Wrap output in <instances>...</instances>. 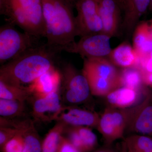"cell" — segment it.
<instances>
[{
  "label": "cell",
  "mask_w": 152,
  "mask_h": 152,
  "mask_svg": "<svg viewBox=\"0 0 152 152\" xmlns=\"http://www.w3.org/2000/svg\"><path fill=\"white\" fill-rule=\"evenodd\" d=\"M60 53L46 43L39 44L2 65L0 80L16 86L28 88L40 76L55 67Z\"/></svg>",
  "instance_id": "6da1fadb"
},
{
  "label": "cell",
  "mask_w": 152,
  "mask_h": 152,
  "mask_svg": "<svg viewBox=\"0 0 152 152\" xmlns=\"http://www.w3.org/2000/svg\"><path fill=\"white\" fill-rule=\"evenodd\" d=\"M46 44L61 52L78 36L73 9L61 0H42Z\"/></svg>",
  "instance_id": "7a4b0ae2"
},
{
  "label": "cell",
  "mask_w": 152,
  "mask_h": 152,
  "mask_svg": "<svg viewBox=\"0 0 152 152\" xmlns=\"http://www.w3.org/2000/svg\"><path fill=\"white\" fill-rule=\"evenodd\" d=\"M0 13L25 32L39 39L45 37L42 0H0Z\"/></svg>",
  "instance_id": "3957f363"
},
{
  "label": "cell",
  "mask_w": 152,
  "mask_h": 152,
  "mask_svg": "<svg viewBox=\"0 0 152 152\" xmlns=\"http://www.w3.org/2000/svg\"><path fill=\"white\" fill-rule=\"evenodd\" d=\"M15 26L8 23L0 28V64L2 65L40 44L39 39L24 31H19Z\"/></svg>",
  "instance_id": "277c9868"
},
{
  "label": "cell",
  "mask_w": 152,
  "mask_h": 152,
  "mask_svg": "<svg viewBox=\"0 0 152 152\" xmlns=\"http://www.w3.org/2000/svg\"><path fill=\"white\" fill-rule=\"evenodd\" d=\"M61 73L64 102L71 105L86 102L91 94L88 82L83 72L70 63H65Z\"/></svg>",
  "instance_id": "5b68a950"
},
{
  "label": "cell",
  "mask_w": 152,
  "mask_h": 152,
  "mask_svg": "<svg viewBox=\"0 0 152 152\" xmlns=\"http://www.w3.org/2000/svg\"><path fill=\"white\" fill-rule=\"evenodd\" d=\"M111 37L103 33L95 34L81 37L77 42H74L61 49L65 51L79 54L83 58H105L112 51Z\"/></svg>",
  "instance_id": "8992f818"
},
{
  "label": "cell",
  "mask_w": 152,
  "mask_h": 152,
  "mask_svg": "<svg viewBox=\"0 0 152 152\" xmlns=\"http://www.w3.org/2000/svg\"><path fill=\"white\" fill-rule=\"evenodd\" d=\"M78 36L81 37L102 33L103 25L97 0H78L75 6Z\"/></svg>",
  "instance_id": "52a82bcc"
},
{
  "label": "cell",
  "mask_w": 152,
  "mask_h": 152,
  "mask_svg": "<svg viewBox=\"0 0 152 152\" xmlns=\"http://www.w3.org/2000/svg\"><path fill=\"white\" fill-rule=\"evenodd\" d=\"M127 131L152 137L151 94H148L141 102L131 107Z\"/></svg>",
  "instance_id": "ba28073f"
},
{
  "label": "cell",
  "mask_w": 152,
  "mask_h": 152,
  "mask_svg": "<svg viewBox=\"0 0 152 152\" xmlns=\"http://www.w3.org/2000/svg\"><path fill=\"white\" fill-rule=\"evenodd\" d=\"M100 115L96 112L75 106H63L54 121L70 126L96 128Z\"/></svg>",
  "instance_id": "9c48e42d"
},
{
  "label": "cell",
  "mask_w": 152,
  "mask_h": 152,
  "mask_svg": "<svg viewBox=\"0 0 152 152\" xmlns=\"http://www.w3.org/2000/svg\"><path fill=\"white\" fill-rule=\"evenodd\" d=\"M59 91L42 96H31L32 116L35 121L49 122L54 119L63 105Z\"/></svg>",
  "instance_id": "30bf717a"
},
{
  "label": "cell",
  "mask_w": 152,
  "mask_h": 152,
  "mask_svg": "<svg viewBox=\"0 0 152 152\" xmlns=\"http://www.w3.org/2000/svg\"><path fill=\"white\" fill-rule=\"evenodd\" d=\"M103 25L102 33L115 35L121 25L122 9L117 0H97Z\"/></svg>",
  "instance_id": "8fae6325"
},
{
  "label": "cell",
  "mask_w": 152,
  "mask_h": 152,
  "mask_svg": "<svg viewBox=\"0 0 152 152\" xmlns=\"http://www.w3.org/2000/svg\"><path fill=\"white\" fill-rule=\"evenodd\" d=\"M7 125L17 129L20 133L23 139V152H42V142L32 120L10 119Z\"/></svg>",
  "instance_id": "7c38bea8"
},
{
  "label": "cell",
  "mask_w": 152,
  "mask_h": 152,
  "mask_svg": "<svg viewBox=\"0 0 152 152\" xmlns=\"http://www.w3.org/2000/svg\"><path fill=\"white\" fill-rule=\"evenodd\" d=\"M83 73L119 82L121 86L120 72L116 66L105 58L84 59ZM122 87V86H121Z\"/></svg>",
  "instance_id": "4fadbf2b"
},
{
  "label": "cell",
  "mask_w": 152,
  "mask_h": 152,
  "mask_svg": "<svg viewBox=\"0 0 152 152\" xmlns=\"http://www.w3.org/2000/svg\"><path fill=\"white\" fill-rule=\"evenodd\" d=\"M61 84V73L55 67L40 76L28 88L31 96H42L59 91Z\"/></svg>",
  "instance_id": "5bb4252c"
},
{
  "label": "cell",
  "mask_w": 152,
  "mask_h": 152,
  "mask_svg": "<svg viewBox=\"0 0 152 152\" xmlns=\"http://www.w3.org/2000/svg\"><path fill=\"white\" fill-rule=\"evenodd\" d=\"M151 0H126L122 10L124 11L122 26L127 34H131L140 19L149 10Z\"/></svg>",
  "instance_id": "9a60e30c"
},
{
  "label": "cell",
  "mask_w": 152,
  "mask_h": 152,
  "mask_svg": "<svg viewBox=\"0 0 152 152\" xmlns=\"http://www.w3.org/2000/svg\"><path fill=\"white\" fill-rule=\"evenodd\" d=\"M133 47L139 56L152 51V20L137 25L133 32Z\"/></svg>",
  "instance_id": "2e32d148"
},
{
  "label": "cell",
  "mask_w": 152,
  "mask_h": 152,
  "mask_svg": "<svg viewBox=\"0 0 152 152\" xmlns=\"http://www.w3.org/2000/svg\"><path fill=\"white\" fill-rule=\"evenodd\" d=\"M108 57L114 65L123 69L135 66L139 59L137 53L127 42H124L112 50Z\"/></svg>",
  "instance_id": "e0dca14e"
},
{
  "label": "cell",
  "mask_w": 152,
  "mask_h": 152,
  "mask_svg": "<svg viewBox=\"0 0 152 152\" xmlns=\"http://www.w3.org/2000/svg\"><path fill=\"white\" fill-rule=\"evenodd\" d=\"M140 92L121 87L114 90L106 96L108 106L118 109H125L133 107L138 99Z\"/></svg>",
  "instance_id": "ac0fdd59"
},
{
  "label": "cell",
  "mask_w": 152,
  "mask_h": 152,
  "mask_svg": "<svg viewBox=\"0 0 152 152\" xmlns=\"http://www.w3.org/2000/svg\"><path fill=\"white\" fill-rule=\"evenodd\" d=\"M152 147V137L136 134L124 137L117 149L120 152H144Z\"/></svg>",
  "instance_id": "d6986e66"
},
{
  "label": "cell",
  "mask_w": 152,
  "mask_h": 152,
  "mask_svg": "<svg viewBox=\"0 0 152 152\" xmlns=\"http://www.w3.org/2000/svg\"><path fill=\"white\" fill-rule=\"evenodd\" d=\"M96 129L102 136L106 145H111L114 142L121 139L113 122L111 109L109 106L100 115Z\"/></svg>",
  "instance_id": "ffe728a7"
},
{
  "label": "cell",
  "mask_w": 152,
  "mask_h": 152,
  "mask_svg": "<svg viewBox=\"0 0 152 152\" xmlns=\"http://www.w3.org/2000/svg\"><path fill=\"white\" fill-rule=\"evenodd\" d=\"M66 125L57 122L47 134L42 142V152H57Z\"/></svg>",
  "instance_id": "44dd1931"
},
{
  "label": "cell",
  "mask_w": 152,
  "mask_h": 152,
  "mask_svg": "<svg viewBox=\"0 0 152 152\" xmlns=\"http://www.w3.org/2000/svg\"><path fill=\"white\" fill-rule=\"evenodd\" d=\"M120 74L122 87L140 91L144 83L141 71L139 68L136 66L124 68Z\"/></svg>",
  "instance_id": "7402d4cb"
},
{
  "label": "cell",
  "mask_w": 152,
  "mask_h": 152,
  "mask_svg": "<svg viewBox=\"0 0 152 152\" xmlns=\"http://www.w3.org/2000/svg\"><path fill=\"white\" fill-rule=\"evenodd\" d=\"M25 102L0 98V115L6 118H15L24 115Z\"/></svg>",
  "instance_id": "603a6c76"
},
{
  "label": "cell",
  "mask_w": 152,
  "mask_h": 152,
  "mask_svg": "<svg viewBox=\"0 0 152 152\" xmlns=\"http://www.w3.org/2000/svg\"><path fill=\"white\" fill-rule=\"evenodd\" d=\"M31 96L28 88L16 86L0 80V98L25 102Z\"/></svg>",
  "instance_id": "cb8c5ba5"
},
{
  "label": "cell",
  "mask_w": 152,
  "mask_h": 152,
  "mask_svg": "<svg viewBox=\"0 0 152 152\" xmlns=\"http://www.w3.org/2000/svg\"><path fill=\"white\" fill-rule=\"evenodd\" d=\"M81 140L84 152H90L98 145L97 137L88 127L75 126Z\"/></svg>",
  "instance_id": "d4e9b609"
},
{
  "label": "cell",
  "mask_w": 152,
  "mask_h": 152,
  "mask_svg": "<svg viewBox=\"0 0 152 152\" xmlns=\"http://www.w3.org/2000/svg\"><path fill=\"white\" fill-rule=\"evenodd\" d=\"M3 152H23L24 141L19 132L9 140L1 148Z\"/></svg>",
  "instance_id": "484cf974"
},
{
  "label": "cell",
  "mask_w": 152,
  "mask_h": 152,
  "mask_svg": "<svg viewBox=\"0 0 152 152\" xmlns=\"http://www.w3.org/2000/svg\"><path fill=\"white\" fill-rule=\"evenodd\" d=\"M135 66L142 72H152V51L139 56L138 62Z\"/></svg>",
  "instance_id": "4316f807"
},
{
  "label": "cell",
  "mask_w": 152,
  "mask_h": 152,
  "mask_svg": "<svg viewBox=\"0 0 152 152\" xmlns=\"http://www.w3.org/2000/svg\"><path fill=\"white\" fill-rule=\"evenodd\" d=\"M19 131L10 127H0V146L1 148L9 140L16 135Z\"/></svg>",
  "instance_id": "83f0119b"
},
{
  "label": "cell",
  "mask_w": 152,
  "mask_h": 152,
  "mask_svg": "<svg viewBox=\"0 0 152 152\" xmlns=\"http://www.w3.org/2000/svg\"><path fill=\"white\" fill-rule=\"evenodd\" d=\"M57 152H80L66 138L63 136Z\"/></svg>",
  "instance_id": "f1b7e54d"
},
{
  "label": "cell",
  "mask_w": 152,
  "mask_h": 152,
  "mask_svg": "<svg viewBox=\"0 0 152 152\" xmlns=\"http://www.w3.org/2000/svg\"><path fill=\"white\" fill-rule=\"evenodd\" d=\"M142 73L144 84L152 87V72H142Z\"/></svg>",
  "instance_id": "f546056e"
},
{
  "label": "cell",
  "mask_w": 152,
  "mask_h": 152,
  "mask_svg": "<svg viewBox=\"0 0 152 152\" xmlns=\"http://www.w3.org/2000/svg\"><path fill=\"white\" fill-rule=\"evenodd\" d=\"M64 2L65 3L68 5L72 7H75V6L78 0H61Z\"/></svg>",
  "instance_id": "4dcf8cb0"
},
{
  "label": "cell",
  "mask_w": 152,
  "mask_h": 152,
  "mask_svg": "<svg viewBox=\"0 0 152 152\" xmlns=\"http://www.w3.org/2000/svg\"><path fill=\"white\" fill-rule=\"evenodd\" d=\"M109 145H105L104 146L98 149L95 150L93 152H107V151Z\"/></svg>",
  "instance_id": "1f68e13d"
},
{
  "label": "cell",
  "mask_w": 152,
  "mask_h": 152,
  "mask_svg": "<svg viewBox=\"0 0 152 152\" xmlns=\"http://www.w3.org/2000/svg\"><path fill=\"white\" fill-rule=\"evenodd\" d=\"M107 152H120L117 150V149H115L111 147V145H109Z\"/></svg>",
  "instance_id": "d6a6232c"
},
{
  "label": "cell",
  "mask_w": 152,
  "mask_h": 152,
  "mask_svg": "<svg viewBox=\"0 0 152 152\" xmlns=\"http://www.w3.org/2000/svg\"><path fill=\"white\" fill-rule=\"evenodd\" d=\"M117 1L118 3L120 5L121 8L122 9L123 6L124 5L126 0H117Z\"/></svg>",
  "instance_id": "836d02e7"
},
{
  "label": "cell",
  "mask_w": 152,
  "mask_h": 152,
  "mask_svg": "<svg viewBox=\"0 0 152 152\" xmlns=\"http://www.w3.org/2000/svg\"><path fill=\"white\" fill-rule=\"evenodd\" d=\"M150 12L152 13V0H151V3H150V5L149 7V9Z\"/></svg>",
  "instance_id": "e575fe53"
},
{
  "label": "cell",
  "mask_w": 152,
  "mask_h": 152,
  "mask_svg": "<svg viewBox=\"0 0 152 152\" xmlns=\"http://www.w3.org/2000/svg\"><path fill=\"white\" fill-rule=\"evenodd\" d=\"M144 152H152V147Z\"/></svg>",
  "instance_id": "d590c367"
}]
</instances>
